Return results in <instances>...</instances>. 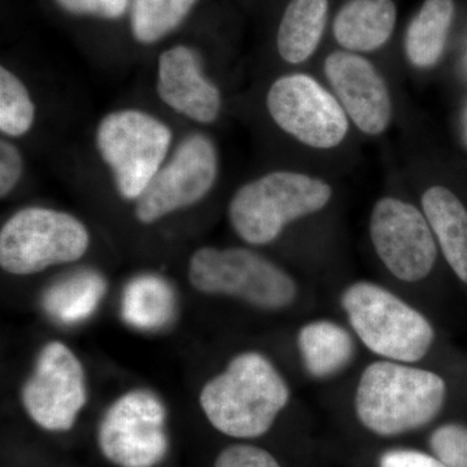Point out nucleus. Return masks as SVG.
<instances>
[{"instance_id":"nucleus-14","label":"nucleus","mask_w":467,"mask_h":467,"mask_svg":"<svg viewBox=\"0 0 467 467\" xmlns=\"http://www.w3.org/2000/svg\"><path fill=\"white\" fill-rule=\"evenodd\" d=\"M156 88L165 106L199 124H213L223 109L220 88L205 76L201 55L189 46H174L160 55Z\"/></svg>"},{"instance_id":"nucleus-27","label":"nucleus","mask_w":467,"mask_h":467,"mask_svg":"<svg viewBox=\"0 0 467 467\" xmlns=\"http://www.w3.org/2000/svg\"><path fill=\"white\" fill-rule=\"evenodd\" d=\"M24 173V159L20 150L9 140L0 142V196L14 192Z\"/></svg>"},{"instance_id":"nucleus-1","label":"nucleus","mask_w":467,"mask_h":467,"mask_svg":"<svg viewBox=\"0 0 467 467\" xmlns=\"http://www.w3.org/2000/svg\"><path fill=\"white\" fill-rule=\"evenodd\" d=\"M290 389L273 362L243 352L202 387L199 402L208 422L235 439L265 435L290 401Z\"/></svg>"},{"instance_id":"nucleus-19","label":"nucleus","mask_w":467,"mask_h":467,"mask_svg":"<svg viewBox=\"0 0 467 467\" xmlns=\"http://www.w3.org/2000/svg\"><path fill=\"white\" fill-rule=\"evenodd\" d=\"M297 348L306 373L325 379L348 367L355 356V340L343 326L319 319L300 328Z\"/></svg>"},{"instance_id":"nucleus-21","label":"nucleus","mask_w":467,"mask_h":467,"mask_svg":"<svg viewBox=\"0 0 467 467\" xmlns=\"http://www.w3.org/2000/svg\"><path fill=\"white\" fill-rule=\"evenodd\" d=\"M453 17V0H425L405 36V55L411 67L427 70L441 61Z\"/></svg>"},{"instance_id":"nucleus-9","label":"nucleus","mask_w":467,"mask_h":467,"mask_svg":"<svg viewBox=\"0 0 467 467\" xmlns=\"http://www.w3.org/2000/svg\"><path fill=\"white\" fill-rule=\"evenodd\" d=\"M167 409L149 389L116 399L98 426L101 454L119 467H155L169 451Z\"/></svg>"},{"instance_id":"nucleus-28","label":"nucleus","mask_w":467,"mask_h":467,"mask_svg":"<svg viewBox=\"0 0 467 467\" xmlns=\"http://www.w3.org/2000/svg\"><path fill=\"white\" fill-rule=\"evenodd\" d=\"M379 467H447L436 456L416 450L384 451Z\"/></svg>"},{"instance_id":"nucleus-24","label":"nucleus","mask_w":467,"mask_h":467,"mask_svg":"<svg viewBox=\"0 0 467 467\" xmlns=\"http://www.w3.org/2000/svg\"><path fill=\"white\" fill-rule=\"evenodd\" d=\"M432 453L447 467H467V426L447 423L430 438Z\"/></svg>"},{"instance_id":"nucleus-13","label":"nucleus","mask_w":467,"mask_h":467,"mask_svg":"<svg viewBox=\"0 0 467 467\" xmlns=\"http://www.w3.org/2000/svg\"><path fill=\"white\" fill-rule=\"evenodd\" d=\"M324 75L350 124L368 137H380L393 119V100L380 70L364 55L337 50L324 61Z\"/></svg>"},{"instance_id":"nucleus-16","label":"nucleus","mask_w":467,"mask_h":467,"mask_svg":"<svg viewBox=\"0 0 467 467\" xmlns=\"http://www.w3.org/2000/svg\"><path fill=\"white\" fill-rule=\"evenodd\" d=\"M420 207L448 265L467 285V208L448 187L432 184L420 196Z\"/></svg>"},{"instance_id":"nucleus-20","label":"nucleus","mask_w":467,"mask_h":467,"mask_svg":"<svg viewBox=\"0 0 467 467\" xmlns=\"http://www.w3.org/2000/svg\"><path fill=\"white\" fill-rule=\"evenodd\" d=\"M119 312L122 319L131 327L143 331L160 330L173 318V287L160 275L134 276L122 291Z\"/></svg>"},{"instance_id":"nucleus-15","label":"nucleus","mask_w":467,"mask_h":467,"mask_svg":"<svg viewBox=\"0 0 467 467\" xmlns=\"http://www.w3.org/2000/svg\"><path fill=\"white\" fill-rule=\"evenodd\" d=\"M396 21L393 0H348L335 16L334 38L344 51L374 52L389 41Z\"/></svg>"},{"instance_id":"nucleus-4","label":"nucleus","mask_w":467,"mask_h":467,"mask_svg":"<svg viewBox=\"0 0 467 467\" xmlns=\"http://www.w3.org/2000/svg\"><path fill=\"white\" fill-rule=\"evenodd\" d=\"M342 306L365 347L389 361H420L434 344L429 319L382 285H350L343 292Z\"/></svg>"},{"instance_id":"nucleus-6","label":"nucleus","mask_w":467,"mask_h":467,"mask_svg":"<svg viewBox=\"0 0 467 467\" xmlns=\"http://www.w3.org/2000/svg\"><path fill=\"white\" fill-rule=\"evenodd\" d=\"M173 131L140 109L113 110L101 119L95 144L109 167L117 192L137 202L167 161Z\"/></svg>"},{"instance_id":"nucleus-5","label":"nucleus","mask_w":467,"mask_h":467,"mask_svg":"<svg viewBox=\"0 0 467 467\" xmlns=\"http://www.w3.org/2000/svg\"><path fill=\"white\" fill-rule=\"evenodd\" d=\"M189 281L202 294L235 297L265 310L287 308L297 295L287 272L250 248H199L189 261Z\"/></svg>"},{"instance_id":"nucleus-7","label":"nucleus","mask_w":467,"mask_h":467,"mask_svg":"<svg viewBox=\"0 0 467 467\" xmlns=\"http://www.w3.org/2000/svg\"><path fill=\"white\" fill-rule=\"evenodd\" d=\"M88 247L90 233L73 214L27 207L12 214L0 230V266L12 275H38L76 263Z\"/></svg>"},{"instance_id":"nucleus-22","label":"nucleus","mask_w":467,"mask_h":467,"mask_svg":"<svg viewBox=\"0 0 467 467\" xmlns=\"http://www.w3.org/2000/svg\"><path fill=\"white\" fill-rule=\"evenodd\" d=\"M198 0H133L131 33L135 41L153 45L174 32Z\"/></svg>"},{"instance_id":"nucleus-2","label":"nucleus","mask_w":467,"mask_h":467,"mask_svg":"<svg viewBox=\"0 0 467 467\" xmlns=\"http://www.w3.org/2000/svg\"><path fill=\"white\" fill-rule=\"evenodd\" d=\"M447 398L444 379L402 362L378 361L359 378L355 410L359 422L379 436H396L429 425Z\"/></svg>"},{"instance_id":"nucleus-18","label":"nucleus","mask_w":467,"mask_h":467,"mask_svg":"<svg viewBox=\"0 0 467 467\" xmlns=\"http://www.w3.org/2000/svg\"><path fill=\"white\" fill-rule=\"evenodd\" d=\"M328 0H291L285 9L276 50L285 63L299 66L317 51L327 24Z\"/></svg>"},{"instance_id":"nucleus-17","label":"nucleus","mask_w":467,"mask_h":467,"mask_svg":"<svg viewBox=\"0 0 467 467\" xmlns=\"http://www.w3.org/2000/svg\"><path fill=\"white\" fill-rule=\"evenodd\" d=\"M106 292L107 281L101 273L84 267L48 285L42 306L58 324H79L94 315Z\"/></svg>"},{"instance_id":"nucleus-3","label":"nucleus","mask_w":467,"mask_h":467,"mask_svg":"<svg viewBox=\"0 0 467 467\" xmlns=\"http://www.w3.org/2000/svg\"><path fill=\"white\" fill-rule=\"evenodd\" d=\"M327 181L299 171H273L243 184L229 202L234 232L250 245L275 242L285 227L327 207Z\"/></svg>"},{"instance_id":"nucleus-12","label":"nucleus","mask_w":467,"mask_h":467,"mask_svg":"<svg viewBox=\"0 0 467 467\" xmlns=\"http://www.w3.org/2000/svg\"><path fill=\"white\" fill-rule=\"evenodd\" d=\"M377 256L402 282L423 281L438 260V243L422 209L404 199L383 196L368 223Z\"/></svg>"},{"instance_id":"nucleus-8","label":"nucleus","mask_w":467,"mask_h":467,"mask_svg":"<svg viewBox=\"0 0 467 467\" xmlns=\"http://www.w3.org/2000/svg\"><path fill=\"white\" fill-rule=\"evenodd\" d=\"M270 119L284 133L317 150L342 146L350 121L330 88L306 73L275 78L266 94Z\"/></svg>"},{"instance_id":"nucleus-25","label":"nucleus","mask_w":467,"mask_h":467,"mask_svg":"<svg viewBox=\"0 0 467 467\" xmlns=\"http://www.w3.org/2000/svg\"><path fill=\"white\" fill-rule=\"evenodd\" d=\"M213 467H281L270 451L252 444H233L220 451Z\"/></svg>"},{"instance_id":"nucleus-26","label":"nucleus","mask_w":467,"mask_h":467,"mask_svg":"<svg viewBox=\"0 0 467 467\" xmlns=\"http://www.w3.org/2000/svg\"><path fill=\"white\" fill-rule=\"evenodd\" d=\"M58 7L77 16L117 20L128 11L129 0H55Z\"/></svg>"},{"instance_id":"nucleus-11","label":"nucleus","mask_w":467,"mask_h":467,"mask_svg":"<svg viewBox=\"0 0 467 467\" xmlns=\"http://www.w3.org/2000/svg\"><path fill=\"white\" fill-rule=\"evenodd\" d=\"M30 420L51 432L69 431L88 402L85 368L72 349L54 340L43 346L21 392Z\"/></svg>"},{"instance_id":"nucleus-10","label":"nucleus","mask_w":467,"mask_h":467,"mask_svg":"<svg viewBox=\"0 0 467 467\" xmlns=\"http://www.w3.org/2000/svg\"><path fill=\"white\" fill-rule=\"evenodd\" d=\"M217 177L216 144L202 133L187 135L135 202V217L150 225L192 207L212 192Z\"/></svg>"},{"instance_id":"nucleus-23","label":"nucleus","mask_w":467,"mask_h":467,"mask_svg":"<svg viewBox=\"0 0 467 467\" xmlns=\"http://www.w3.org/2000/svg\"><path fill=\"white\" fill-rule=\"evenodd\" d=\"M36 106L24 82L8 67H0V131L9 138L29 133Z\"/></svg>"}]
</instances>
